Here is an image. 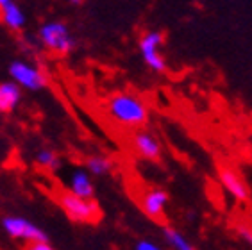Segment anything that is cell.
Here are the masks:
<instances>
[{
	"mask_svg": "<svg viewBox=\"0 0 252 250\" xmlns=\"http://www.w3.org/2000/svg\"><path fill=\"white\" fill-rule=\"evenodd\" d=\"M107 115L111 116V120L124 127H143L149 122V109L145 102L140 96L131 95V93H117L113 95L106 104Z\"/></svg>",
	"mask_w": 252,
	"mask_h": 250,
	"instance_id": "cell-1",
	"label": "cell"
},
{
	"mask_svg": "<svg viewBox=\"0 0 252 250\" xmlns=\"http://www.w3.org/2000/svg\"><path fill=\"white\" fill-rule=\"evenodd\" d=\"M58 202L66 217L77 223H97L100 220V207L93 198H84L66 191L59 195Z\"/></svg>",
	"mask_w": 252,
	"mask_h": 250,
	"instance_id": "cell-2",
	"label": "cell"
},
{
	"mask_svg": "<svg viewBox=\"0 0 252 250\" xmlns=\"http://www.w3.org/2000/svg\"><path fill=\"white\" fill-rule=\"evenodd\" d=\"M38 34L41 43L56 54H68L75 47V39L72 38L64 22H47L39 27Z\"/></svg>",
	"mask_w": 252,
	"mask_h": 250,
	"instance_id": "cell-3",
	"label": "cell"
},
{
	"mask_svg": "<svg viewBox=\"0 0 252 250\" xmlns=\"http://www.w3.org/2000/svg\"><path fill=\"white\" fill-rule=\"evenodd\" d=\"M163 41H165V38H163V32H159V31H149L138 41L141 58H143L147 66L156 73H163L166 70L165 56L159 52V48L163 47Z\"/></svg>",
	"mask_w": 252,
	"mask_h": 250,
	"instance_id": "cell-4",
	"label": "cell"
},
{
	"mask_svg": "<svg viewBox=\"0 0 252 250\" xmlns=\"http://www.w3.org/2000/svg\"><path fill=\"white\" fill-rule=\"evenodd\" d=\"M9 75L11 79L20 84L22 88L29 92H39L47 86V77L38 66H34L31 62L25 61H13L9 64Z\"/></svg>",
	"mask_w": 252,
	"mask_h": 250,
	"instance_id": "cell-5",
	"label": "cell"
},
{
	"mask_svg": "<svg viewBox=\"0 0 252 250\" xmlns=\"http://www.w3.org/2000/svg\"><path fill=\"white\" fill-rule=\"evenodd\" d=\"M2 229L13 240H22V241H27V243L49 240L47 234L38 225H34L32 221L25 220L22 217H5L2 220Z\"/></svg>",
	"mask_w": 252,
	"mask_h": 250,
	"instance_id": "cell-6",
	"label": "cell"
},
{
	"mask_svg": "<svg viewBox=\"0 0 252 250\" xmlns=\"http://www.w3.org/2000/svg\"><path fill=\"white\" fill-rule=\"evenodd\" d=\"M219 179L222 183L223 189L238 202H247L251 197L249 186L245 183V179L242 177V173L238 170L231 168V166H220L219 168Z\"/></svg>",
	"mask_w": 252,
	"mask_h": 250,
	"instance_id": "cell-7",
	"label": "cell"
},
{
	"mask_svg": "<svg viewBox=\"0 0 252 250\" xmlns=\"http://www.w3.org/2000/svg\"><path fill=\"white\" fill-rule=\"evenodd\" d=\"M168 202H170V197L165 189H161V188H151V189H147V191L143 193L140 206L149 218H152V220H156V221H161L165 218Z\"/></svg>",
	"mask_w": 252,
	"mask_h": 250,
	"instance_id": "cell-8",
	"label": "cell"
},
{
	"mask_svg": "<svg viewBox=\"0 0 252 250\" xmlns=\"http://www.w3.org/2000/svg\"><path fill=\"white\" fill-rule=\"evenodd\" d=\"M132 149L136 154L149 161H159L161 157V143L149 130H138L132 134Z\"/></svg>",
	"mask_w": 252,
	"mask_h": 250,
	"instance_id": "cell-9",
	"label": "cell"
},
{
	"mask_svg": "<svg viewBox=\"0 0 252 250\" xmlns=\"http://www.w3.org/2000/svg\"><path fill=\"white\" fill-rule=\"evenodd\" d=\"M15 81L0 82V113H13L22 100V90Z\"/></svg>",
	"mask_w": 252,
	"mask_h": 250,
	"instance_id": "cell-10",
	"label": "cell"
},
{
	"mask_svg": "<svg viewBox=\"0 0 252 250\" xmlns=\"http://www.w3.org/2000/svg\"><path fill=\"white\" fill-rule=\"evenodd\" d=\"M68 191L75 193L79 197L84 198H93L95 195V186L92 183L90 172L88 170H73L68 181Z\"/></svg>",
	"mask_w": 252,
	"mask_h": 250,
	"instance_id": "cell-11",
	"label": "cell"
},
{
	"mask_svg": "<svg viewBox=\"0 0 252 250\" xmlns=\"http://www.w3.org/2000/svg\"><path fill=\"white\" fill-rule=\"evenodd\" d=\"M0 18H2V24L11 31H22L25 27V15L22 7L16 5L15 2H11L0 9Z\"/></svg>",
	"mask_w": 252,
	"mask_h": 250,
	"instance_id": "cell-12",
	"label": "cell"
},
{
	"mask_svg": "<svg viewBox=\"0 0 252 250\" xmlns=\"http://www.w3.org/2000/svg\"><path fill=\"white\" fill-rule=\"evenodd\" d=\"M163 238L166 245L175 250H193V245L183 236V232H179L174 227H163Z\"/></svg>",
	"mask_w": 252,
	"mask_h": 250,
	"instance_id": "cell-13",
	"label": "cell"
},
{
	"mask_svg": "<svg viewBox=\"0 0 252 250\" xmlns=\"http://www.w3.org/2000/svg\"><path fill=\"white\" fill-rule=\"evenodd\" d=\"M86 170L92 175L102 177V175H107L113 170V161L106 156H92V157L86 159Z\"/></svg>",
	"mask_w": 252,
	"mask_h": 250,
	"instance_id": "cell-14",
	"label": "cell"
},
{
	"mask_svg": "<svg viewBox=\"0 0 252 250\" xmlns=\"http://www.w3.org/2000/svg\"><path fill=\"white\" fill-rule=\"evenodd\" d=\"M36 163L39 166H43V168H50V170H56L59 168V157L58 154L54 152V150H49V149H43L39 150L38 154H36Z\"/></svg>",
	"mask_w": 252,
	"mask_h": 250,
	"instance_id": "cell-15",
	"label": "cell"
},
{
	"mask_svg": "<svg viewBox=\"0 0 252 250\" xmlns=\"http://www.w3.org/2000/svg\"><path fill=\"white\" fill-rule=\"evenodd\" d=\"M236 234L240 236L245 243L252 245V227L245 225V223H238V225H236Z\"/></svg>",
	"mask_w": 252,
	"mask_h": 250,
	"instance_id": "cell-16",
	"label": "cell"
},
{
	"mask_svg": "<svg viewBox=\"0 0 252 250\" xmlns=\"http://www.w3.org/2000/svg\"><path fill=\"white\" fill-rule=\"evenodd\" d=\"M134 250H159V247H158V243H154L151 240H140L136 241Z\"/></svg>",
	"mask_w": 252,
	"mask_h": 250,
	"instance_id": "cell-17",
	"label": "cell"
},
{
	"mask_svg": "<svg viewBox=\"0 0 252 250\" xmlns=\"http://www.w3.org/2000/svg\"><path fill=\"white\" fill-rule=\"evenodd\" d=\"M31 250H52V245H50L49 240L43 241H34V243H29Z\"/></svg>",
	"mask_w": 252,
	"mask_h": 250,
	"instance_id": "cell-18",
	"label": "cell"
},
{
	"mask_svg": "<svg viewBox=\"0 0 252 250\" xmlns=\"http://www.w3.org/2000/svg\"><path fill=\"white\" fill-rule=\"evenodd\" d=\"M11 2H13V0H0V9H4L5 5L11 4Z\"/></svg>",
	"mask_w": 252,
	"mask_h": 250,
	"instance_id": "cell-19",
	"label": "cell"
},
{
	"mask_svg": "<svg viewBox=\"0 0 252 250\" xmlns=\"http://www.w3.org/2000/svg\"><path fill=\"white\" fill-rule=\"evenodd\" d=\"M68 4H72V5H81V4H83V0H68Z\"/></svg>",
	"mask_w": 252,
	"mask_h": 250,
	"instance_id": "cell-20",
	"label": "cell"
}]
</instances>
